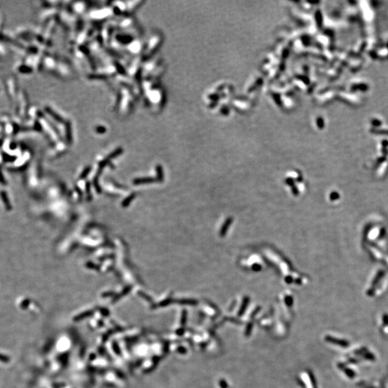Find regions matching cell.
I'll use <instances>...</instances> for the list:
<instances>
[{
	"label": "cell",
	"instance_id": "cell-1",
	"mask_svg": "<svg viewBox=\"0 0 388 388\" xmlns=\"http://www.w3.org/2000/svg\"><path fill=\"white\" fill-rule=\"evenodd\" d=\"M17 82L16 78L14 77L9 78L6 81V91H7L8 94L9 96L12 97V99H13L12 97H14V96H15L17 94Z\"/></svg>",
	"mask_w": 388,
	"mask_h": 388
},
{
	"label": "cell",
	"instance_id": "cell-2",
	"mask_svg": "<svg viewBox=\"0 0 388 388\" xmlns=\"http://www.w3.org/2000/svg\"><path fill=\"white\" fill-rule=\"evenodd\" d=\"M18 71H19V73H29L32 71V69L26 66H21L18 68Z\"/></svg>",
	"mask_w": 388,
	"mask_h": 388
}]
</instances>
